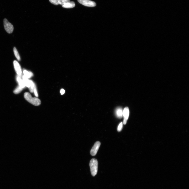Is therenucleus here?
<instances>
[{"instance_id": "nucleus-1", "label": "nucleus", "mask_w": 189, "mask_h": 189, "mask_svg": "<svg viewBox=\"0 0 189 189\" xmlns=\"http://www.w3.org/2000/svg\"><path fill=\"white\" fill-rule=\"evenodd\" d=\"M24 97L28 102L34 105L38 106L41 105V101L40 100L37 98H33L29 92H25Z\"/></svg>"}, {"instance_id": "nucleus-2", "label": "nucleus", "mask_w": 189, "mask_h": 189, "mask_svg": "<svg viewBox=\"0 0 189 189\" xmlns=\"http://www.w3.org/2000/svg\"><path fill=\"white\" fill-rule=\"evenodd\" d=\"M89 165L92 175L94 177L98 172V162L97 160L95 159H92L90 161Z\"/></svg>"}, {"instance_id": "nucleus-3", "label": "nucleus", "mask_w": 189, "mask_h": 189, "mask_svg": "<svg viewBox=\"0 0 189 189\" xmlns=\"http://www.w3.org/2000/svg\"><path fill=\"white\" fill-rule=\"evenodd\" d=\"M4 24L5 29L6 32L9 34L12 33L14 30L13 25L8 22L6 18L4 19Z\"/></svg>"}, {"instance_id": "nucleus-4", "label": "nucleus", "mask_w": 189, "mask_h": 189, "mask_svg": "<svg viewBox=\"0 0 189 189\" xmlns=\"http://www.w3.org/2000/svg\"><path fill=\"white\" fill-rule=\"evenodd\" d=\"M80 4L87 7H94L96 5V4L94 1L90 0H78Z\"/></svg>"}, {"instance_id": "nucleus-5", "label": "nucleus", "mask_w": 189, "mask_h": 189, "mask_svg": "<svg viewBox=\"0 0 189 189\" xmlns=\"http://www.w3.org/2000/svg\"><path fill=\"white\" fill-rule=\"evenodd\" d=\"M100 145L101 143L99 141L95 142L91 151V154L92 156H95L97 154Z\"/></svg>"}, {"instance_id": "nucleus-6", "label": "nucleus", "mask_w": 189, "mask_h": 189, "mask_svg": "<svg viewBox=\"0 0 189 189\" xmlns=\"http://www.w3.org/2000/svg\"><path fill=\"white\" fill-rule=\"evenodd\" d=\"M14 67L17 74L18 75H21L22 73V69L18 61L15 60L13 62Z\"/></svg>"}, {"instance_id": "nucleus-7", "label": "nucleus", "mask_w": 189, "mask_h": 189, "mask_svg": "<svg viewBox=\"0 0 189 189\" xmlns=\"http://www.w3.org/2000/svg\"><path fill=\"white\" fill-rule=\"evenodd\" d=\"M129 114V109L128 107H126L124 109L123 112V115L124 117V120L123 121V124L124 125H126V124L127 121Z\"/></svg>"}, {"instance_id": "nucleus-8", "label": "nucleus", "mask_w": 189, "mask_h": 189, "mask_svg": "<svg viewBox=\"0 0 189 189\" xmlns=\"http://www.w3.org/2000/svg\"><path fill=\"white\" fill-rule=\"evenodd\" d=\"M63 8H74L75 6V4L74 2L69 1L62 5Z\"/></svg>"}, {"instance_id": "nucleus-9", "label": "nucleus", "mask_w": 189, "mask_h": 189, "mask_svg": "<svg viewBox=\"0 0 189 189\" xmlns=\"http://www.w3.org/2000/svg\"><path fill=\"white\" fill-rule=\"evenodd\" d=\"M22 80L24 81L25 86L29 88L31 85V80H29L24 75H23L22 77Z\"/></svg>"}, {"instance_id": "nucleus-10", "label": "nucleus", "mask_w": 189, "mask_h": 189, "mask_svg": "<svg viewBox=\"0 0 189 189\" xmlns=\"http://www.w3.org/2000/svg\"><path fill=\"white\" fill-rule=\"evenodd\" d=\"M21 75H18L16 78L17 80L18 83L19 85L22 88H24L25 86L23 80L21 78Z\"/></svg>"}, {"instance_id": "nucleus-11", "label": "nucleus", "mask_w": 189, "mask_h": 189, "mask_svg": "<svg viewBox=\"0 0 189 189\" xmlns=\"http://www.w3.org/2000/svg\"><path fill=\"white\" fill-rule=\"evenodd\" d=\"M116 114L118 118H121L123 115L122 109L120 108H117L116 111Z\"/></svg>"}, {"instance_id": "nucleus-12", "label": "nucleus", "mask_w": 189, "mask_h": 189, "mask_svg": "<svg viewBox=\"0 0 189 189\" xmlns=\"http://www.w3.org/2000/svg\"><path fill=\"white\" fill-rule=\"evenodd\" d=\"M23 73L24 75L28 79L32 77L33 76V74L32 72L28 71L26 70H24Z\"/></svg>"}, {"instance_id": "nucleus-13", "label": "nucleus", "mask_w": 189, "mask_h": 189, "mask_svg": "<svg viewBox=\"0 0 189 189\" xmlns=\"http://www.w3.org/2000/svg\"><path fill=\"white\" fill-rule=\"evenodd\" d=\"M13 50L15 57L18 61H21L20 56H19L18 50H17L15 47H14Z\"/></svg>"}, {"instance_id": "nucleus-14", "label": "nucleus", "mask_w": 189, "mask_h": 189, "mask_svg": "<svg viewBox=\"0 0 189 189\" xmlns=\"http://www.w3.org/2000/svg\"><path fill=\"white\" fill-rule=\"evenodd\" d=\"M24 88L19 85L13 91L14 93L15 94H18L20 93L23 90Z\"/></svg>"}, {"instance_id": "nucleus-15", "label": "nucleus", "mask_w": 189, "mask_h": 189, "mask_svg": "<svg viewBox=\"0 0 189 189\" xmlns=\"http://www.w3.org/2000/svg\"><path fill=\"white\" fill-rule=\"evenodd\" d=\"M59 5H62L70 1V0H58Z\"/></svg>"}, {"instance_id": "nucleus-16", "label": "nucleus", "mask_w": 189, "mask_h": 189, "mask_svg": "<svg viewBox=\"0 0 189 189\" xmlns=\"http://www.w3.org/2000/svg\"><path fill=\"white\" fill-rule=\"evenodd\" d=\"M49 1L51 3L54 5H59L58 0H49Z\"/></svg>"}, {"instance_id": "nucleus-17", "label": "nucleus", "mask_w": 189, "mask_h": 189, "mask_svg": "<svg viewBox=\"0 0 189 189\" xmlns=\"http://www.w3.org/2000/svg\"><path fill=\"white\" fill-rule=\"evenodd\" d=\"M123 128V123L121 122L120 123L118 126L117 128V131L118 132H120L122 130Z\"/></svg>"}, {"instance_id": "nucleus-18", "label": "nucleus", "mask_w": 189, "mask_h": 189, "mask_svg": "<svg viewBox=\"0 0 189 189\" xmlns=\"http://www.w3.org/2000/svg\"><path fill=\"white\" fill-rule=\"evenodd\" d=\"M34 93L36 97H38V94L37 92V90L36 88V87L35 88L34 90Z\"/></svg>"}, {"instance_id": "nucleus-19", "label": "nucleus", "mask_w": 189, "mask_h": 189, "mask_svg": "<svg viewBox=\"0 0 189 189\" xmlns=\"http://www.w3.org/2000/svg\"><path fill=\"white\" fill-rule=\"evenodd\" d=\"M60 92L61 95H63L65 93V91L63 89H61L60 91Z\"/></svg>"}]
</instances>
